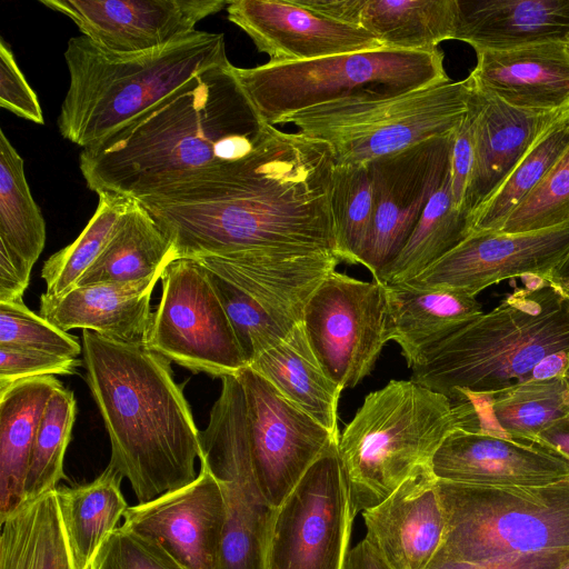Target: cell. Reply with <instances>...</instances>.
Listing matches in <instances>:
<instances>
[{
	"instance_id": "4fadbf2b",
	"label": "cell",
	"mask_w": 569,
	"mask_h": 569,
	"mask_svg": "<svg viewBox=\"0 0 569 569\" xmlns=\"http://www.w3.org/2000/svg\"><path fill=\"white\" fill-rule=\"evenodd\" d=\"M301 323L329 378L342 389L353 388L391 340L386 287L335 270L309 298Z\"/></svg>"
},
{
	"instance_id": "8fae6325",
	"label": "cell",
	"mask_w": 569,
	"mask_h": 569,
	"mask_svg": "<svg viewBox=\"0 0 569 569\" xmlns=\"http://www.w3.org/2000/svg\"><path fill=\"white\" fill-rule=\"evenodd\" d=\"M146 346L194 373L237 376L248 367L209 272L194 259L169 262Z\"/></svg>"
},
{
	"instance_id": "f35d334b",
	"label": "cell",
	"mask_w": 569,
	"mask_h": 569,
	"mask_svg": "<svg viewBox=\"0 0 569 569\" xmlns=\"http://www.w3.org/2000/svg\"><path fill=\"white\" fill-rule=\"evenodd\" d=\"M373 211V186L368 163L335 164L330 212L340 261L360 264Z\"/></svg>"
},
{
	"instance_id": "d4e9b609",
	"label": "cell",
	"mask_w": 569,
	"mask_h": 569,
	"mask_svg": "<svg viewBox=\"0 0 569 569\" xmlns=\"http://www.w3.org/2000/svg\"><path fill=\"white\" fill-rule=\"evenodd\" d=\"M478 93L473 167L462 206L470 220L536 140L568 111L519 109Z\"/></svg>"
},
{
	"instance_id": "d6a6232c",
	"label": "cell",
	"mask_w": 569,
	"mask_h": 569,
	"mask_svg": "<svg viewBox=\"0 0 569 569\" xmlns=\"http://www.w3.org/2000/svg\"><path fill=\"white\" fill-rule=\"evenodd\" d=\"M0 523V569H76L54 489Z\"/></svg>"
},
{
	"instance_id": "11a10c76",
	"label": "cell",
	"mask_w": 569,
	"mask_h": 569,
	"mask_svg": "<svg viewBox=\"0 0 569 569\" xmlns=\"http://www.w3.org/2000/svg\"><path fill=\"white\" fill-rule=\"evenodd\" d=\"M563 378L567 380V382L569 385V356H568V361H567L566 369L563 371Z\"/></svg>"
},
{
	"instance_id": "f546056e",
	"label": "cell",
	"mask_w": 569,
	"mask_h": 569,
	"mask_svg": "<svg viewBox=\"0 0 569 569\" xmlns=\"http://www.w3.org/2000/svg\"><path fill=\"white\" fill-rule=\"evenodd\" d=\"M248 367L262 376L286 399L309 413L331 433L339 436L337 411L343 389L322 369L301 322Z\"/></svg>"
},
{
	"instance_id": "db71d44e",
	"label": "cell",
	"mask_w": 569,
	"mask_h": 569,
	"mask_svg": "<svg viewBox=\"0 0 569 569\" xmlns=\"http://www.w3.org/2000/svg\"><path fill=\"white\" fill-rule=\"evenodd\" d=\"M555 569H569V557L565 559L558 567Z\"/></svg>"
},
{
	"instance_id": "7c38bea8",
	"label": "cell",
	"mask_w": 569,
	"mask_h": 569,
	"mask_svg": "<svg viewBox=\"0 0 569 569\" xmlns=\"http://www.w3.org/2000/svg\"><path fill=\"white\" fill-rule=\"evenodd\" d=\"M338 441L277 508L266 569H343L357 513Z\"/></svg>"
},
{
	"instance_id": "3957f363",
	"label": "cell",
	"mask_w": 569,
	"mask_h": 569,
	"mask_svg": "<svg viewBox=\"0 0 569 569\" xmlns=\"http://www.w3.org/2000/svg\"><path fill=\"white\" fill-rule=\"evenodd\" d=\"M86 379L111 443L112 465L139 503L198 475L199 431L170 361L146 345L83 330Z\"/></svg>"
},
{
	"instance_id": "74e56055",
	"label": "cell",
	"mask_w": 569,
	"mask_h": 569,
	"mask_svg": "<svg viewBox=\"0 0 569 569\" xmlns=\"http://www.w3.org/2000/svg\"><path fill=\"white\" fill-rule=\"evenodd\" d=\"M96 211L78 238L48 258L41 277L46 295L58 297L74 289L98 259L133 199L114 192L98 193Z\"/></svg>"
},
{
	"instance_id": "836d02e7",
	"label": "cell",
	"mask_w": 569,
	"mask_h": 569,
	"mask_svg": "<svg viewBox=\"0 0 569 569\" xmlns=\"http://www.w3.org/2000/svg\"><path fill=\"white\" fill-rule=\"evenodd\" d=\"M172 244L149 211L133 199L113 236L77 287L132 281L162 272Z\"/></svg>"
},
{
	"instance_id": "277c9868",
	"label": "cell",
	"mask_w": 569,
	"mask_h": 569,
	"mask_svg": "<svg viewBox=\"0 0 569 569\" xmlns=\"http://www.w3.org/2000/svg\"><path fill=\"white\" fill-rule=\"evenodd\" d=\"M425 352L411 380L451 399L485 397L529 380L547 357L569 353V299L541 278Z\"/></svg>"
},
{
	"instance_id": "30bf717a",
	"label": "cell",
	"mask_w": 569,
	"mask_h": 569,
	"mask_svg": "<svg viewBox=\"0 0 569 569\" xmlns=\"http://www.w3.org/2000/svg\"><path fill=\"white\" fill-rule=\"evenodd\" d=\"M208 426L199 431V460L218 481L226 522L218 569H266L277 508L263 497L254 473L246 398L237 376L222 379Z\"/></svg>"
},
{
	"instance_id": "e0dca14e",
	"label": "cell",
	"mask_w": 569,
	"mask_h": 569,
	"mask_svg": "<svg viewBox=\"0 0 569 569\" xmlns=\"http://www.w3.org/2000/svg\"><path fill=\"white\" fill-rule=\"evenodd\" d=\"M229 0H40L100 48L119 53L162 48L197 30Z\"/></svg>"
},
{
	"instance_id": "4316f807",
	"label": "cell",
	"mask_w": 569,
	"mask_h": 569,
	"mask_svg": "<svg viewBox=\"0 0 569 569\" xmlns=\"http://www.w3.org/2000/svg\"><path fill=\"white\" fill-rule=\"evenodd\" d=\"M455 40L480 51L569 43V0H457Z\"/></svg>"
},
{
	"instance_id": "8992f818",
	"label": "cell",
	"mask_w": 569,
	"mask_h": 569,
	"mask_svg": "<svg viewBox=\"0 0 569 569\" xmlns=\"http://www.w3.org/2000/svg\"><path fill=\"white\" fill-rule=\"evenodd\" d=\"M465 426V406L413 380H391L368 393L339 436L356 513L431 466L443 440Z\"/></svg>"
},
{
	"instance_id": "484cf974",
	"label": "cell",
	"mask_w": 569,
	"mask_h": 569,
	"mask_svg": "<svg viewBox=\"0 0 569 569\" xmlns=\"http://www.w3.org/2000/svg\"><path fill=\"white\" fill-rule=\"evenodd\" d=\"M326 18L361 28L383 48L433 51L455 39L457 0H293Z\"/></svg>"
},
{
	"instance_id": "9c48e42d",
	"label": "cell",
	"mask_w": 569,
	"mask_h": 569,
	"mask_svg": "<svg viewBox=\"0 0 569 569\" xmlns=\"http://www.w3.org/2000/svg\"><path fill=\"white\" fill-rule=\"evenodd\" d=\"M443 53L382 48L309 61L238 68L233 72L262 120L291 114L366 89L405 92L450 79Z\"/></svg>"
},
{
	"instance_id": "7dc6e473",
	"label": "cell",
	"mask_w": 569,
	"mask_h": 569,
	"mask_svg": "<svg viewBox=\"0 0 569 569\" xmlns=\"http://www.w3.org/2000/svg\"><path fill=\"white\" fill-rule=\"evenodd\" d=\"M479 101V93L475 89L469 110L453 132L450 161L451 192L456 207L461 211L473 167Z\"/></svg>"
},
{
	"instance_id": "681fc988",
	"label": "cell",
	"mask_w": 569,
	"mask_h": 569,
	"mask_svg": "<svg viewBox=\"0 0 569 569\" xmlns=\"http://www.w3.org/2000/svg\"><path fill=\"white\" fill-rule=\"evenodd\" d=\"M30 272L18 267L9 252L0 247V302L22 301Z\"/></svg>"
},
{
	"instance_id": "ee69618b",
	"label": "cell",
	"mask_w": 569,
	"mask_h": 569,
	"mask_svg": "<svg viewBox=\"0 0 569 569\" xmlns=\"http://www.w3.org/2000/svg\"><path fill=\"white\" fill-rule=\"evenodd\" d=\"M89 569H186L156 540L124 526L102 542Z\"/></svg>"
},
{
	"instance_id": "1f68e13d",
	"label": "cell",
	"mask_w": 569,
	"mask_h": 569,
	"mask_svg": "<svg viewBox=\"0 0 569 569\" xmlns=\"http://www.w3.org/2000/svg\"><path fill=\"white\" fill-rule=\"evenodd\" d=\"M123 476L112 466L91 482L59 486V510L76 569H89L106 538L129 507L120 489Z\"/></svg>"
},
{
	"instance_id": "d6986e66",
	"label": "cell",
	"mask_w": 569,
	"mask_h": 569,
	"mask_svg": "<svg viewBox=\"0 0 569 569\" xmlns=\"http://www.w3.org/2000/svg\"><path fill=\"white\" fill-rule=\"evenodd\" d=\"M229 21L243 30L269 63L382 49L368 31L320 16L293 0H229Z\"/></svg>"
},
{
	"instance_id": "5b68a950",
	"label": "cell",
	"mask_w": 569,
	"mask_h": 569,
	"mask_svg": "<svg viewBox=\"0 0 569 569\" xmlns=\"http://www.w3.org/2000/svg\"><path fill=\"white\" fill-rule=\"evenodd\" d=\"M69 86L57 124L82 149L113 134L194 76L229 64L222 33L194 30L146 52L104 50L83 36L69 39Z\"/></svg>"
},
{
	"instance_id": "60d3db41",
	"label": "cell",
	"mask_w": 569,
	"mask_h": 569,
	"mask_svg": "<svg viewBox=\"0 0 569 569\" xmlns=\"http://www.w3.org/2000/svg\"><path fill=\"white\" fill-rule=\"evenodd\" d=\"M207 271L249 366L262 352L282 341L291 329L277 321L237 286Z\"/></svg>"
},
{
	"instance_id": "7bdbcfd3",
	"label": "cell",
	"mask_w": 569,
	"mask_h": 569,
	"mask_svg": "<svg viewBox=\"0 0 569 569\" xmlns=\"http://www.w3.org/2000/svg\"><path fill=\"white\" fill-rule=\"evenodd\" d=\"M0 348L71 358L82 353V345L78 338L31 311L23 301L0 302Z\"/></svg>"
},
{
	"instance_id": "ba28073f",
	"label": "cell",
	"mask_w": 569,
	"mask_h": 569,
	"mask_svg": "<svg viewBox=\"0 0 569 569\" xmlns=\"http://www.w3.org/2000/svg\"><path fill=\"white\" fill-rule=\"evenodd\" d=\"M445 516L435 556L473 563L569 550V477L537 487H492L437 479Z\"/></svg>"
},
{
	"instance_id": "f1b7e54d",
	"label": "cell",
	"mask_w": 569,
	"mask_h": 569,
	"mask_svg": "<svg viewBox=\"0 0 569 569\" xmlns=\"http://www.w3.org/2000/svg\"><path fill=\"white\" fill-rule=\"evenodd\" d=\"M54 376L28 378L0 391V522L26 502V478L37 430L54 390Z\"/></svg>"
},
{
	"instance_id": "b9f144b4",
	"label": "cell",
	"mask_w": 569,
	"mask_h": 569,
	"mask_svg": "<svg viewBox=\"0 0 569 569\" xmlns=\"http://www.w3.org/2000/svg\"><path fill=\"white\" fill-rule=\"evenodd\" d=\"M569 222V146L498 232L526 233Z\"/></svg>"
},
{
	"instance_id": "6da1fadb",
	"label": "cell",
	"mask_w": 569,
	"mask_h": 569,
	"mask_svg": "<svg viewBox=\"0 0 569 569\" xmlns=\"http://www.w3.org/2000/svg\"><path fill=\"white\" fill-rule=\"evenodd\" d=\"M330 147L268 124L254 150L138 201L180 258L335 253ZM170 261V262H171Z\"/></svg>"
},
{
	"instance_id": "9a60e30c",
	"label": "cell",
	"mask_w": 569,
	"mask_h": 569,
	"mask_svg": "<svg viewBox=\"0 0 569 569\" xmlns=\"http://www.w3.org/2000/svg\"><path fill=\"white\" fill-rule=\"evenodd\" d=\"M453 132L368 162L375 211L360 264L373 278L400 252L450 173Z\"/></svg>"
},
{
	"instance_id": "52a82bcc",
	"label": "cell",
	"mask_w": 569,
	"mask_h": 569,
	"mask_svg": "<svg viewBox=\"0 0 569 569\" xmlns=\"http://www.w3.org/2000/svg\"><path fill=\"white\" fill-rule=\"evenodd\" d=\"M473 92L469 77L405 92L366 89L298 111L283 123L326 142L335 164L368 163L452 133L468 112Z\"/></svg>"
},
{
	"instance_id": "816d5d0a",
	"label": "cell",
	"mask_w": 569,
	"mask_h": 569,
	"mask_svg": "<svg viewBox=\"0 0 569 569\" xmlns=\"http://www.w3.org/2000/svg\"><path fill=\"white\" fill-rule=\"evenodd\" d=\"M343 569H389V567L363 539L349 550Z\"/></svg>"
},
{
	"instance_id": "603a6c76",
	"label": "cell",
	"mask_w": 569,
	"mask_h": 569,
	"mask_svg": "<svg viewBox=\"0 0 569 569\" xmlns=\"http://www.w3.org/2000/svg\"><path fill=\"white\" fill-rule=\"evenodd\" d=\"M473 88L526 110H569V48L543 43L477 52L468 76Z\"/></svg>"
},
{
	"instance_id": "83f0119b",
	"label": "cell",
	"mask_w": 569,
	"mask_h": 569,
	"mask_svg": "<svg viewBox=\"0 0 569 569\" xmlns=\"http://www.w3.org/2000/svg\"><path fill=\"white\" fill-rule=\"evenodd\" d=\"M391 340L412 368L426 351L481 316L476 297L451 290H419L405 284L385 286Z\"/></svg>"
},
{
	"instance_id": "f6af8a7d",
	"label": "cell",
	"mask_w": 569,
	"mask_h": 569,
	"mask_svg": "<svg viewBox=\"0 0 569 569\" xmlns=\"http://www.w3.org/2000/svg\"><path fill=\"white\" fill-rule=\"evenodd\" d=\"M82 365L78 358L40 351L0 348V391L34 377L71 375Z\"/></svg>"
},
{
	"instance_id": "7402d4cb",
	"label": "cell",
	"mask_w": 569,
	"mask_h": 569,
	"mask_svg": "<svg viewBox=\"0 0 569 569\" xmlns=\"http://www.w3.org/2000/svg\"><path fill=\"white\" fill-rule=\"evenodd\" d=\"M194 260L244 291L288 329L301 322L309 298L340 261L327 252H244Z\"/></svg>"
},
{
	"instance_id": "9f6ffc18",
	"label": "cell",
	"mask_w": 569,
	"mask_h": 569,
	"mask_svg": "<svg viewBox=\"0 0 569 569\" xmlns=\"http://www.w3.org/2000/svg\"><path fill=\"white\" fill-rule=\"evenodd\" d=\"M568 48H569V43H568Z\"/></svg>"
},
{
	"instance_id": "cb8c5ba5",
	"label": "cell",
	"mask_w": 569,
	"mask_h": 569,
	"mask_svg": "<svg viewBox=\"0 0 569 569\" xmlns=\"http://www.w3.org/2000/svg\"><path fill=\"white\" fill-rule=\"evenodd\" d=\"M161 274L76 287L58 297L44 292L39 315L66 332L81 328L126 343L146 345L152 319L151 295Z\"/></svg>"
},
{
	"instance_id": "d590c367",
	"label": "cell",
	"mask_w": 569,
	"mask_h": 569,
	"mask_svg": "<svg viewBox=\"0 0 569 569\" xmlns=\"http://www.w3.org/2000/svg\"><path fill=\"white\" fill-rule=\"evenodd\" d=\"M46 243L44 218L24 173V161L0 130V246L32 269Z\"/></svg>"
},
{
	"instance_id": "f5cc1de1",
	"label": "cell",
	"mask_w": 569,
	"mask_h": 569,
	"mask_svg": "<svg viewBox=\"0 0 569 569\" xmlns=\"http://www.w3.org/2000/svg\"><path fill=\"white\" fill-rule=\"evenodd\" d=\"M569 299V251L545 278Z\"/></svg>"
},
{
	"instance_id": "e575fe53",
	"label": "cell",
	"mask_w": 569,
	"mask_h": 569,
	"mask_svg": "<svg viewBox=\"0 0 569 569\" xmlns=\"http://www.w3.org/2000/svg\"><path fill=\"white\" fill-rule=\"evenodd\" d=\"M471 233V220L453 202L450 173L425 208L409 239L375 278L385 286L408 282Z\"/></svg>"
},
{
	"instance_id": "bcb514c9",
	"label": "cell",
	"mask_w": 569,
	"mask_h": 569,
	"mask_svg": "<svg viewBox=\"0 0 569 569\" xmlns=\"http://www.w3.org/2000/svg\"><path fill=\"white\" fill-rule=\"evenodd\" d=\"M0 107L37 124L44 123L37 93L26 80L3 39L0 40Z\"/></svg>"
},
{
	"instance_id": "f907efd6",
	"label": "cell",
	"mask_w": 569,
	"mask_h": 569,
	"mask_svg": "<svg viewBox=\"0 0 569 569\" xmlns=\"http://www.w3.org/2000/svg\"><path fill=\"white\" fill-rule=\"evenodd\" d=\"M533 443L569 460V413L543 429Z\"/></svg>"
},
{
	"instance_id": "4dcf8cb0",
	"label": "cell",
	"mask_w": 569,
	"mask_h": 569,
	"mask_svg": "<svg viewBox=\"0 0 569 569\" xmlns=\"http://www.w3.org/2000/svg\"><path fill=\"white\" fill-rule=\"evenodd\" d=\"M470 400L476 430L522 442H533L548 426L569 413V385L563 376L530 379L497 393Z\"/></svg>"
},
{
	"instance_id": "ac0fdd59",
	"label": "cell",
	"mask_w": 569,
	"mask_h": 569,
	"mask_svg": "<svg viewBox=\"0 0 569 569\" xmlns=\"http://www.w3.org/2000/svg\"><path fill=\"white\" fill-rule=\"evenodd\" d=\"M123 518L122 526L156 540L186 569H218L226 508L204 467L189 485L128 507Z\"/></svg>"
},
{
	"instance_id": "ab89813d",
	"label": "cell",
	"mask_w": 569,
	"mask_h": 569,
	"mask_svg": "<svg viewBox=\"0 0 569 569\" xmlns=\"http://www.w3.org/2000/svg\"><path fill=\"white\" fill-rule=\"evenodd\" d=\"M76 413L73 392L60 385L50 397L37 430L26 478V502L56 489L64 478V453Z\"/></svg>"
},
{
	"instance_id": "44dd1931",
	"label": "cell",
	"mask_w": 569,
	"mask_h": 569,
	"mask_svg": "<svg viewBox=\"0 0 569 569\" xmlns=\"http://www.w3.org/2000/svg\"><path fill=\"white\" fill-rule=\"evenodd\" d=\"M431 466L422 467L377 506L362 511L366 540L389 569H426L439 550L445 516Z\"/></svg>"
},
{
	"instance_id": "8d00e7d4",
	"label": "cell",
	"mask_w": 569,
	"mask_h": 569,
	"mask_svg": "<svg viewBox=\"0 0 569 569\" xmlns=\"http://www.w3.org/2000/svg\"><path fill=\"white\" fill-rule=\"evenodd\" d=\"M569 146V110L530 147L471 220V232H498Z\"/></svg>"
},
{
	"instance_id": "5bb4252c",
	"label": "cell",
	"mask_w": 569,
	"mask_h": 569,
	"mask_svg": "<svg viewBox=\"0 0 569 569\" xmlns=\"http://www.w3.org/2000/svg\"><path fill=\"white\" fill-rule=\"evenodd\" d=\"M237 378L246 398L257 481L267 501L278 508L339 436L286 399L250 367L243 368Z\"/></svg>"
},
{
	"instance_id": "7a4b0ae2",
	"label": "cell",
	"mask_w": 569,
	"mask_h": 569,
	"mask_svg": "<svg viewBox=\"0 0 569 569\" xmlns=\"http://www.w3.org/2000/svg\"><path fill=\"white\" fill-rule=\"evenodd\" d=\"M267 127L233 66L213 67L82 149L79 168L97 194L139 200L247 157Z\"/></svg>"
},
{
	"instance_id": "c3c4849f",
	"label": "cell",
	"mask_w": 569,
	"mask_h": 569,
	"mask_svg": "<svg viewBox=\"0 0 569 569\" xmlns=\"http://www.w3.org/2000/svg\"><path fill=\"white\" fill-rule=\"evenodd\" d=\"M569 557V550L545 551L501 560L473 563L435 556L426 569H555Z\"/></svg>"
},
{
	"instance_id": "ffe728a7",
	"label": "cell",
	"mask_w": 569,
	"mask_h": 569,
	"mask_svg": "<svg viewBox=\"0 0 569 569\" xmlns=\"http://www.w3.org/2000/svg\"><path fill=\"white\" fill-rule=\"evenodd\" d=\"M437 479L492 487H537L569 477V460L533 442L457 429L436 451Z\"/></svg>"
},
{
	"instance_id": "2e32d148",
	"label": "cell",
	"mask_w": 569,
	"mask_h": 569,
	"mask_svg": "<svg viewBox=\"0 0 569 569\" xmlns=\"http://www.w3.org/2000/svg\"><path fill=\"white\" fill-rule=\"evenodd\" d=\"M568 251L569 222L526 233L477 231L417 277L398 284L476 297L506 279H545Z\"/></svg>"
}]
</instances>
